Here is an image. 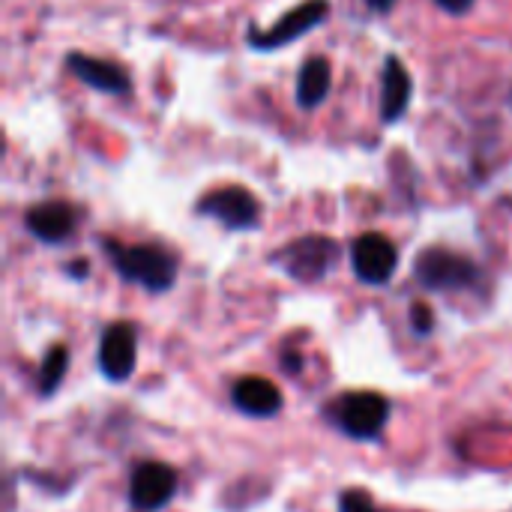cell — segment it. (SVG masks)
Masks as SVG:
<instances>
[{
	"mask_svg": "<svg viewBox=\"0 0 512 512\" xmlns=\"http://www.w3.org/2000/svg\"><path fill=\"white\" fill-rule=\"evenodd\" d=\"M96 363L108 381H114V384L129 381L135 372V363H138V330H135V324L117 321V324L105 327V333L99 339Z\"/></svg>",
	"mask_w": 512,
	"mask_h": 512,
	"instance_id": "obj_6",
	"label": "cell"
},
{
	"mask_svg": "<svg viewBox=\"0 0 512 512\" xmlns=\"http://www.w3.org/2000/svg\"><path fill=\"white\" fill-rule=\"evenodd\" d=\"M411 90H414V84H411V75L402 66V60L387 57L384 60V90H381V117L387 123H396L408 111Z\"/></svg>",
	"mask_w": 512,
	"mask_h": 512,
	"instance_id": "obj_13",
	"label": "cell"
},
{
	"mask_svg": "<svg viewBox=\"0 0 512 512\" xmlns=\"http://www.w3.org/2000/svg\"><path fill=\"white\" fill-rule=\"evenodd\" d=\"M339 258V246L336 240L330 237H321V234H312V237H300L288 246H282L273 261L297 282H321L333 264Z\"/></svg>",
	"mask_w": 512,
	"mask_h": 512,
	"instance_id": "obj_4",
	"label": "cell"
},
{
	"mask_svg": "<svg viewBox=\"0 0 512 512\" xmlns=\"http://www.w3.org/2000/svg\"><path fill=\"white\" fill-rule=\"evenodd\" d=\"M105 255L111 258L114 270L126 279L135 282L153 294H162L174 288L177 282V258L162 249V246H126L117 240H105Z\"/></svg>",
	"mask_w": 512,
	"mask_h": 512,
	"instance_id": "obj_1",
	"label": "cell"
},
{
	"mask_svg": "<svg viewBox=\"0 0 512 512\" xmlns=\"http://www.w3.org/2000/svg\"><path fill=\"white\" fill-rule=\"evenodd\" d=\"M411 330L417 336H429L435 330V315L426 303H414L411 306Z\"/></svg>",
	"mask_w": 512,
	"mask_h": 512,
	"instance_id": "obj_17",
	"label": "cell"
},
{
	"mask_svg": "<svg viewBox=\"0 0 512 512\" xmlns=\"http://www.w3.org/2000/svg\"><path fill=\"white\" fill-rule=\"evenodd\" d=\"M300 366H303V360H300V354L297 351H285V357H282V369L288 372V375H300Z\"/></svg>",
	"mask_w": 512,
	"mask_h": 512,
	"instance_id": "obj_18",
	"label": "cell"
},
{
	"mask_svg": "<svg viewBox=\"0 0 512 512\" xmlns=\"http://www.w3.org/2000/svg\"><path fill=\"white\" fill-rule=\"evenodd\" d=\"M27 231L42 243H63L75 231V210L63 201H45L27 210Z\"/></svg>",
	"mask_w": 512,
	"mask_h": 512,
	"instance_id": "obj_12",
	"label": "cell"
},
{
	"mask_svg": "<svg viewBox=\"0 0 512 512\" xmlns=\"http://www.w3.org/2000/svg\"><path fill=\"white\" fill-rule=\"evenodd\" d=\"M351 267L354 276L366 285H387L399 267V252L390 237L384 234H360L351 246Z\"/></svg>",
	"mask_w": 512,
	"mask_h": 512,
	"instance_id": "obj_7",
	"label": "cell"
},
{
	"mask_svg": "<svg viewBox=\"0 0 512 512\" xmlns=\"http://www.w3.org/2000/svg\"><path fill=\"white\" fill-rule=\"evenodd\" d=\"M231 402L240 414L255 420H270L285 408L282 390L267 378H240L231 387Z\"/></svg>",
	"mask_w": 512,
	"mask_h": 512,
	"instance_id": "obj_10",
	"label": "cell"
},
{
	"mask_svg": "<svg viewBox=\"0 0 512 512\" xmlns=\"http://www.w3.org/2000/svg\"><path fill=\"white\" fill-rule=\"evenodd\" d=\"M198 210L204 216L219 219L222 225L234 228V231H246L255 228L261 222V204L258 198L243 189V186H225V189H213L201 198Z\"/></svg>",
	"mask_w": 512,
	"mask_h": 512,
	"instance_id": "obj_8",
	"label": "cell"
},
{
	"mask_svg": "<svg viewBox=\"0 0 512 512\" xmlns=\"http://www.w3.org/2000/svg\"><path fill=\"white\" fill-rule=\"evenodd\" d=\"M414 276L429 291H465L480 282V270L471 258L432 246L423 249L414 261Z\"/></svg>",
	"mask_w": 512,
	"mask_h": 512,
	"instance_id": "obj_3",
	"label": "cell"
},
{
	"mask_svg": "<svg viewBox=\"0 0 512 512\" xmlns=\"http://www.w3.org/2000/svg\"><path fill=\"white\" fill-rule=\"evenodd\" d=\"M438 6H441V9H447V12L462 15V12H468V9L474 6V0H438Z\"/></svg>",
	"mask_w": 512,
	"mask_h": 512,
	"instance_id": "obj_19",
	"label": "cell"
},
{
	"mask_svg": "<svg viewBox=\"0 0 512 512\" xmlns=\"http://www.w3.org/2000/svg\"><path fill=\"white\" fill-rule=\"evenodd\" d=\"M327 12H330L327 0H306V3H300L294 12H288L285 18H279L267 33L252 30V33H249V42H252L255 48H267V51H270V48H279V45H285V42H291V39L309 33L312 27H318V24L327 18Z\"/></svg>",
	"mask_w": 512,
	"mask_h": 512,
	"instance_id": "obj_9",
	"label": "cell"
},
{
	"mask_svg": "<svg viewBox=\"0 0 512 512\" xmlns=\"http://www.w3.org/2000/svg\"><path fill=\"white\" fill-rule=\"evenodd\" d=\"M390 411H393L390 399L384 393H375V390L342 393L339 399H333L324 408L330 423L354 441H378L387 429Z\"/></svg>",
	"mask_w": 512,
	"mask_h": 512,
	"instance_id": "obj_2",
	"label": "cell"
},
{
	"mask_svg": "<svg viewBox=\"0 0 512 512\" xmlns=\"http://www.w3.org/2000/svg\"><path fill=\"white\" fill-rule=\"evenodd\" d=\"M66 66L75 78H81L84 84L102 90V93H111V96H126L129 93V75L117 66V63H108V60H99V57H87V54H69L66 57Z\"/></svg>",
	"mask_w": 512,
	"mask_h": 512,
	"instance_id": "obj_11",
	"label": "cell"
},
{
	"mask_svg": "<svg viewBox=\"0 0 512 512\" xmlns=\"http://www.w3.org/2000/svg\"><path fill=\"white\" fill-rule=\"evenodd\" d=\"M366 3H369L372 9H390V6H393V0H366Z\"/></svg>",
	"mask_w": 512,
	"mask_h": 512,
	"instance_id": "obj_21",
	"label": "cell"
},
{
	"mask_svg": "<svg viewBox=\"0 0 512 512\" xmlns=\"http://www.w3.org/2000/svg\"><path fill=\"white\" fill-rule=\"evenodd\" d=\"M180 489V474L165 462H138L129 477V504L135 512L165 510Z\"/></svg>",
	"mask_w": 512,
	"mask_h": 512,
	"instance_id": "obj_5",
	"label": "cell"
},
{
	"mask_svg": "<svg viewBox=\"0 0 512 512\" xmlns=\"http://www.w3.org/2000/svg\"><path fill=\"white\" fill-rule=\"evenodd\" d=\"M339 512H384L375 498L369 495V489H345L339 495Z\"/></svg>",
	"mask_w": 512,
	"mask_h": 512,
	"instance_id": "obj_16",
	"label": "cell"
},
{
	"mask_svg": "<svg viewBox=\"0 0 512 512\" xmlns=\"http://www.w3.org/2000/svg\"><path fill=\"white\" fill-rule=\"evenodd\" d=\"M333 84V69L327 57H312L303 63L300 75H297V102L303 108H315L324 102V96L330 93Z\"/></svg>",
	"mask_w": 512,
	"mask_h": 512,
	"instance_id": "obj_14",
	"label": "cell"
},
{
	"mask_svg": "<svg viewBox=\"0 0 512 512\" xmlns=\"http://www.w3.org/2000/svg\"><path fill=\"white\" fill-rule=\"evenodd\" d=\"M66 369H69L66 345H51L42 357V366H39V396L42 399H51L57 393V387L66 378Z\"/></svg>",
	"mask_w": 512,
	"mask_h": 512,
	"instance_id": "obj_15",
	"label": "cell"
},
{
	"mask_svg": "<svg viewBox=\"0 0 512 512\" xmlns=\"http://www.w3.org/2000/svg\"><path fill=\"white\" fill-rule=\"evenodd\" d=\"M69 273H72L75 279H84V276H87V261H75V264H69Z\"/></svg>",
	"mask_w": 512,
	"mask_h": 512,
	"instance_id": "obj_20",
	"label": "cell"
}]
</instances>
